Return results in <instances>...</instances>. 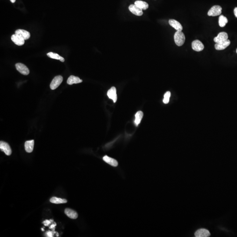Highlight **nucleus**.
I'll use <instances>...</instances> for the list:
<instances>
[{
	"label": "nucleus",
	"instance_id": "dca6fc26",
	"mask_svg": "<svg viewBox=\"0 0 237 237\" xmlns=\"http://www.w3.org/2000/svg\"><path fill=\"white\" fill-rule=\"evenodd\" d=\"M103 159L105 162H106L107 163L110 164V165L112 166H114V167H116L118 165V163L116 159L114 158H112L110 157L107 156H105L103 158Z\"/></svg>",
	"mask_w": 237,
	"mask_h": 237
},
{
	"label": "nucleus",
	"instance_id": "39448f33",
	"mask_svg": "<svg viewBox=\"0 0 237 237\" xmlns=\"http://www.w3.org/2000/svg\"><path fill=\"white\" fill-rule=\"evenodd\" d=\"M0 149L1 151H4L7 156H10L11 154V149L9 145L5 142L1 141Z\"/></svg>",
	"mask_w": 237,
	"mask_h": 237
},
{
	"label": "nucleus",
	"instance_id": "2f4dec72",
	"mask_svg": "<svg viewBox=\"0 0 237 237\" xmlns=\"http://www.w3.org/2000/svg\"><path fill=\"white\" fill-rule=\"evenodd\" d=\"M236 52H237V50H236Z\"/></svg>",
	"mask_w": 237,
	"mask_h": 237
},
{
	"label": "nucleus",
	"instance_id": "f03ea898",
	"mask_svg": "<svg viewBox=\"0 0 237 237\" xmlns=\"http://www.w3.org/2000/svg\"><path fill=\"white\" fill-rule=\"evenodd\" d=\"M222 8L219 5L213 6L209 11L208 15L211 16H219L222 13Z\"/></svg>",
	"mask_w": 237,
	"mask_h": 237
},
{
	"label": "nucleus",
	"instance_id": "7ed1b4c3",
	"mask_svg": "<svg viewBox=\"0 0 237 237\" xmlns=\"http://www.w3.org/2000/svg\"><path fill=\"white\" fill-rule=\"evenodd\" d=\"M63 81V77L61 76H55L50 84V88L51 89L54 90L59 87Z\"/></svg>",
	"mask_w": 237,
	"mask_h": 237
},
{
	"label": "nucleus",
	"instance_id": "aec40b11",
	"mask_svg": "<svg viewBox=\"0 0 237 237\" xmlns=\"http://www.w3.org/2000/svg\"><path fill=\"white\" fill-rule=\"evenodd\" d=\"M143 117V112L141 111L137 112L135 114V120H134V123L136 126H137L140 122Z\"/></svg>",
	"mask_w": 237,
	"mask_h": 237
},
{
	"label": "nucleus",
	"instance_id": "4468645a",
	"mask_svg": "<svg viewBox=\"0 0 237 237\" xmlns=\"http://www.w3.org/2000/svg\"><path fill=\"white\" fill-rule=\"evenodd\" d=\"M195 235L196 237H207L210 236V233L207 230L202 229L197 230L195 232Z\"/></svg>",
	"mask_w": 237,
	"mask_h": 237
},
{
	"label": "nucleus",
	"instance_id": "2eb2a0df",
	"mask_svg": "<svg viewBox=\"0 0 237 237\" xmlns=\"http://www.w3.org/2000/svg\"><path fill=\"white\" fill-rule=\"evenodd\" d=\"M34 140H30L25 141V151L28 153H31L33 151L34 148Z\"/></svg>",
	"mask_w": 237,
	"mask_h": 237
},
{
	"label": "nucleus",
	"instance_id": "6e6552de",
	"mask_svg": "<svg viewBox=\"0 0 237 237\" xmlns=\"http://www.w3.org/2000/svg\"><path fill=\"white\" fill-rule=\"evenodd\" d=\"M129 11L134 15L137 16H141L143 14L142 10L135 4H131L129 7Z\"/></svg>",
	"mask_w": 237,
	"mask_h": 237
},
{
	"label": "nucleus",
	"instance_id": "1a4fd4ad",
	"mask_svg": "<svg viewBox=\"0 0 237 237\" xmlns=\"http://www.w3.org/2000/svg\"><path fill=\"white\" fill-rule=\"evenodd\" d=\"M15 34L20 36L25 40H28L30 37V34L29 32L24 30L18 29L15 31Z\"/></svg>",
	"mask_w": 237,
	"mask_h": 237
},
{
	"label": "nucleus",
	"instance_id": "5701e85b",
	"mask_svg": "<svg viewBox=\"0 0 237 237\" xmlns=\"http://www.w3.org/2000/svg\"><path fill=\"white\" fill-rule=\"evenodd\" d=\"M47 56H48V57H50V58H52V59H55L57 60H60L61 57V56L59 55L58 54L52 52L48 53L47 54Z\"/></svg>",
	"mask_w": 237,
	"mask_h": 237
},
{
	"label": "nucleus",
	"instance_id": "393cba45",
	"mask_svg": "<svg viewBox=\"0 0 237 237\" xmlns=\"http://www.w3.org/2000/svg\"><path fill=\"white\" fill-rule=\"evenodd\" d=\"M54 233H55V232H52V231H47L46 233L47 236L48 237H52Z\"/></svg>",
	"mask_w": 237,
	"mask_h": 237
},
{
	"label": "nucleus",
	"instance_id": "ddd939ff",
	"mask_svg": "<svg viewBox=\"0 0 237 237\" xmlns=\"http://www.w3.org/2000/svg\"><path fill=\"white\" fill-rule=\"evenodd\" d=\"M11 39L12 41L17 45L22 46L24 44L25 40L16 34L12 35L11 36Z\"/></svg>",
	"mask_w": 237,
	"mask_h": 237
},
{
	"label": "nucleus",
	"instance_id": "0eeeda50",
	"mask_svg": "<svg viewBox=\"0 0 237 237\" xmlns=\"http://www.w3.org/2000/svg\"><path fill=\"white\" fill-rule=\"evenodd\" d=\"M231 44L230 40H229L216 43L215 45V48L217 50H223L227 48Z\"/></svg>",
	"mask_w": 237,
	"mask_h": 237
},
{
	"label": "nucleus",
	"instance_id": "f3484780",
	"mask_svg": "<svg viewBox=\"0 0 237 237\" xmlns=\"http://www.w3.org/2000/svg\"><path fill=\"white\" fill-rule=\"evenodd\" d=\"M65 213L69 218L72 219H76L78 217V214L74 210L70 209H66Z\"/></svg>",
	"mask_w": 237,
	"mask_h": 237
},
{
	"label": "nucleus",
	"instance_id": "a878e982",
	"mask_svg": "<svg viewBox=\"0 0 237 237\" xmlns=\"http://www.w3.org/2000/svg\"><path fill=\"white\" fill-rule=\"evenodd\" d=\"M43 223L44 224L45 226H47L51 223V221L50 220L49 221V220H45V221H44Z\"/></svg>",
	"mask_w": 237,
	"mask_h": 237
},
{
	"label": "nucleus",
	"instance_id": "f257e3e1",
	"mask_svg": "<svg viewBox=\"0 0 237 237\" xmlns=\"http://www.w3.org/2000/svg\"><path fill=\"white\" fill-rule=\"evenodd\" d=\"M174 39L176 45L178 46H181L185 43V37L182 31H177L174 34Z\"/></svg>",
	"mask_w": 237,
	"mask_h": 237
},
{
	"label": "nucleus",
	"instance_id": "423d86ee",
	"mask_svg": "<svg viewBox=\"0 0 237 237\" xmlns=\"http://www.w3.org/2000/svg\"><path fill=\"white\" fill-rule=\"evenodd\" d=\"M192 48L196 52H201L204 49V46L201 41L196 40L192 43Z\"/></svg>",
	"mask_w": 237,
	"mask_h": 237
},
{
	"label": "nucleus",
	"instance_id": "a211bd4d",
	"mask_svg": "<svg viewBox=\"0 0 237 237\" xmlns=\"http://www.w3.org/2000/svg\"><path fill=\"white\" fill-rule=\"evenodd\" d=\"M83 81L80 78L77 76H70L68 79L67 83L69 85H72L74 83H80L82 82Z\"/></svg>",
	"mask_w": 237,
	"mask_h": 237
},
{
	"label": "nucleus",
	"instance_id": "9b49d317",
	"mask_svg": "<svg viewBox=\"0 0 237 237\" xmlns=\"http://www.w3.org/2000/svg\"><path fill=\"white\" fill-rule=\"evenodd\" d=\"M228 33L226 32L220 33L217 35V37H215L214 38V41L216 43H219V42H221V41H224V40H228Z\"/></svg>",
	"mask_w": 237,
	"mask_h": 237
},
{
	"label": "nucleus",
	"instance_id": "f8f14e48",
	"mask_svg": "<svg viewBox=\"0 0 237 237\" xmlns=\"http://www.w3.org/2000/svg\"><path fill=\"white\" fill-rule=\"evenodd\" d=\"M169 23L172 27L174 28L178 31H182L183 27L181 24L175 19H171L169 21Z\"/></svg>",
	"mask_w": 237,
	"mask_h": 237
},
{
	"label": "nucleus",
	"instance_id": "6ab92c4d",
	"mask_svg": "<svg viewBox=\"0 0 237 237\" xmlns=\"http://www.w3.org/2000/svg\"><path fill=\"white\" fill-rule=\"evenodd\" d=\"M134 4L142 10H146L149 8V4L146 2L143 1H136L134 2Z\"/></svg>",
	"mask_w": 237,
	"mask_h": 237
},
{
	"label": "nucleus",
	"instance_id": "7c9ffc66",
	"mask_svg": "<svg viewBox=\"0 0 237 237\" xmlns=\"http://www.w3.org/2000/svg\"><path fill=\"white\" fill-rule=\"evenodd\" d=\"M41 230H42V231H45V230H44V229H41Z\"/></svg>",
	"mask_w": 237,
	"mask_h": 237
},
{
	"label": "nucleus",
	"instance_id": "20e7f679",
	"mask_svg": "<svg viewBox=\"0 0 237 237\" xmlns=\"http://www.w3.org/2000/svg\"><path fill=\"white\" fill-rule=\"evenodd\" d=\"M16 67L17 70L22 74L27 75L30 73V71L27 67L22 63H17L16 64Z\"/></svg>",
	"mask_w": 237,
	"mask_h": 237
},
{
	"label": "nucleus",
	"instance_id": "412c9836",
	"mask_svg": "<svg viewBox=\"0 0 237 237\" xmlns=\"http://www.w3.org/2000/svg\"><path fill=\"white\" fill-rule=\"evenodd\" d=\"M50 201L52 203H54V204H62V203H67V201L66 199H61V198H58L55 197H52L50 199Z\"/></svg>",
	"mask_w": 237,
	"mask_h": 237
},
{
	"label": "nucleus",
	"instance_id": "4be33fe9",
	"mask_svg": "<svg viewBox=\"0 0 237 237\" xmlns=\"http://www.w3.org/2000/svg\"><path fill=\"white\" fill-rule=\"evenodd\" d=\"M228 23V18L223 15H221L219 18V24L221 27H223L226 25Z\"/></svg>",
	"mask_w": 237,
	"mask_h": 237
},
{
	"label": "nucleus",
	"instance_id": "b1692460",
	"mask_svg": "<svg viewBox=\"0 0 237 237\" xmlns=\"http://www.w3.org/2000/svg\"><path fill=\"white\" fill-rule=\"evenodd\" d=\"M170 96L171 93L170 91H167L165 93L164 96L163 100V102L164 103L166 104H168L169 103Z\"/></svg>",
	"mask_w": 237,
	"mask_h": 237
},
{
	"label": "nucleus",
	"instance_id": "9d476101",
	"mask_svg": "<svg viewBox=\"0 0 237 237\" xmlns=\"http://www.w3.org/2000/svg\"><path fill=\"white\" fill-rule=\"evenodd\" d=\"M107 96L110 99H112L114 103H116L117 96V90L114 87H112L107 92Z\"/></svg>",
	"mask_w": 237,
	"mask_h": 237
},
{
	"label": "nucleus",
	"instance_id": "cd10ccee",
	"mask_svg": "<svg viewBox=\"0 0 237 237\" xmlns=\"http://www.w3.org/2000/svg\"><path fill=\"white\" fill-rule=\"evenodd\" d=\"M234 12L235 16H236V17L237 18V7L234 9Z\"/></svg>",
	"mask_w": 237,
	"mask_h": 237
},
{
	"label": "nucleus",
	"instance_id": "bb28decb",
	"mask_svg": "<svg viewBox=\"0 0 237 237\" xmlns=\"http://www.w3.org/2000/svg\"><path fill=\"white\" fill-rule=\"evenodd\" d=\"M56 226V224L55 223V224H52V225H51V226L50 227V229H53V230H54L55 229V227Z\"/></svg>",
	"mask_w": 237,
	"mask_h": 237
},
{
	"label": "nucleus",
	"instance_id": "c85d7f7f",
	"mask_svg": "<svg viewBox=\"0 0 237 237\" xmlns=\"http://www.w3.org/2000/svg\"><path fill=\"white\" fill-rule=\"evenodd\" d=\"M59 60L61 62H64L65 61V59H64L63 57H61Z\"/></svg>",
	"mask_w": 237,
	"mask_h": 237
},
{
	"label": "nucleus",
	"instance_id": "c756f323",
	"mask_svg": "<svg viewBox=\"0 0 237 237\" xmlns=\"http://www.w3.org/2000/svg\"><path fill=\"white\" fill-rule=\"evenodd\" d=\"M16 0H10L11 2V3H15V1H16Z\"/></svg>",
	"mask_w": 237,
	"mask_h": 237
}]
</instances>
